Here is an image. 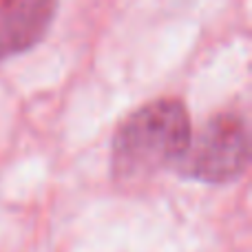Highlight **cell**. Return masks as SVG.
<instances>
[{"mask_svg": "<svg viewBox=\"0 0 252 252\" xmlns=\"http://www.w3.org/2000/svg\"><path fill=\"white\" fill-rule=\"evenodd\" d=\"M190 118L182 102L157 100L135 111L113 139V173L139 179L182 159L190 144Z\"/></svg>", "mask_w": 252, "mask_h": 252, "instance_id": "cell-1", "label": "cell"}, {"mask_svg": "<svg viewBox=\"0 0 252 252\" xmlns=\"http://www.w3.org/2000/svg\"><path fill=\"white\" fill-rule=\"evenodd\" d=\"M250 159V137L244 120L237 115H217L177 161L179 173L201 182H230L246 170Z\"/></svg>", "mask_w": 252, "mask_h": 252, "instance_id": "cell-2", "label": "cell"}, {"mask_svg": "<svg viewBox=\"0 0 252 252\" xmlns=\"http://www.w3.org/2000/svg\"><path fill=\"white\" fill-rule=\"evenodd\" d=\"M56 0H0V58L31 49L49 29Z\"/></svg>", "mask_w": 252, "mask_h": 252, "instance_id": "cell-3", "label": "cell"}]
</instances>
